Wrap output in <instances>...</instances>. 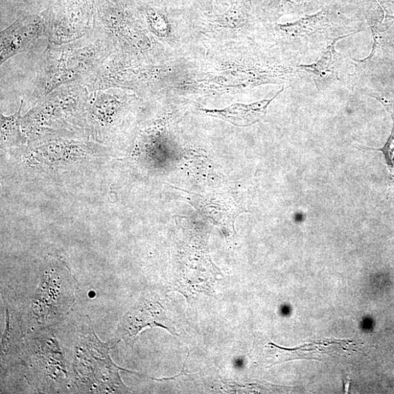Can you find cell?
<instances>
[{"instance_id": "obj_3", "label": "cell", "mask_w": 394, "mask_h": 394, "mask_svg": "<svg viewBox=\"0 0 394 394\" xmlns=\"http://www.w3.org/2000/svg\"><path fill=\"white\" fill-rule=\"evenodd\" d=\"M67 269L64 272L49 269L42 274L31 307L33 319L40 330L60 323L76 303L78 285Z\"/></svg>"}, {"instance_id": "obj_6", "label": "cell", "mask_w": 394, "mask_h": 394, "mask_svg": "<svg viewBox=\"0 0 394 394\" xmlns=\"http://www.w3.org/2000/svg\"><path fill=\"white\" fill-rule=\"evenodd\" d=\"M25 342L21 318L15 311L8 308L6 328L1 346L2 374H6L8 369L21 362Z\"/></svg>"}, {"instance_id": "obj_2", "label": "cell", "mask_w": 394, "mask_h": 394, "mask_svg": "<svg viewBox=\"0 0 394 394\" xmlns=\"http://www.w3.org/2000/svg\"><path fill=\"white\" fill-rule=\"evenodd\" d=\"M51 332H38L25 339L21 362L27 378L37 390L62 392L72 383L62 349Z\"/></svg>"}, {"instance_id": "obj_5", "label": "cell", "mask_w": 394, "mask_h": 394, "mask_svg": "<svg viewBox=\"0 0 394 394\" xmlns=\"http://www.w3.org/2000/svg\"><path fill=\"white\" fill-rule=\"evenodd\" d=\"M282 88L270 100L245 105L236 103L224 109H207L202 106L199 110L204 114L220 119L239 127H246L260 122L265 117L270 104L281 94Z\"/></svg>"}, {"instance_id": "obj_1", "label": "cell", "mask_w": 394, "mask_h": 394, "mask_svg": "<svg viewBox=\"0 0 394 394\" xmlns=\"http://www.w3.org/2000/svg\"><path fill=\"white\" fill-rule=\"evenodd\" d=\"M76 349L72 374L74 383L80 393H130L122 381L119 371L122 369L110 359V351L119 342L115 339L102 342L89 320H84Z\"/></svg>"}, {"instance_id": "obj_4", "label": "cell", "mask_w": 394, "mask_h": 394, "mask_svg": "<svg viewBox=\"0 0 394 394\" xmlns=\"http://www.w3.org/2000/svg\"><path fill=\"white\" fill-rule=\"evenodd\" d=\"M160 297L154 294H144L122 318L115 340L132 344L146 328L159 327L175 335L168 312Z\"/></svg>"}, {"instance_id": "obj_7", "label": "cell", "mask_w": 394, "mask_h": 394, "mask_svg": "<svg viewBox=\"0 0 394 394\" xmlns=\"http://www.w3.org/2000/svg\"><path fill=\"white\" fill-rule=\"evenodd\" d=\"M334 46L335 44L330 46L328 51L323 53L317 63L311 65L303 66L306 71L315 75V80L317 78L323 76L324 73H333V68L331 66L335 64L334 62L337 57V53L335 51Z\"/></svg>"}]
</instances>
